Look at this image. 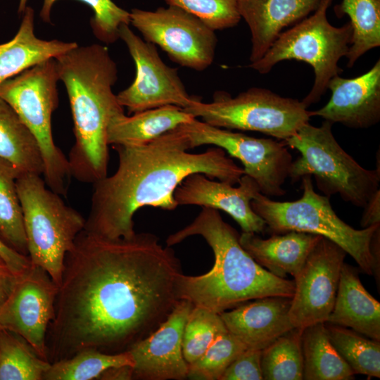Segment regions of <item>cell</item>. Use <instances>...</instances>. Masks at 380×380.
<instances>
[{
    "label": "cell",
    "mask_w": 380,
    "mask_h": 380,
    "mask_svg": "<svg viewBox=\"0 0 380 380\" xmlns=\"http://www.w3.org/2000/svg\"><path fill=\"white\" fill-rule=\"evenodd\" d=\"M363 208L360 221L362 228L380 224V190L374 194Z\"/></svg>",
    "instance_id": "obj_40"
},
{
    "label": "cell",
    "mask_w": 380,
    "mask_h": 380,
    "mask_svg": "<svg viewBox=\"0 0 380 380\" xmlns=\"http://www.w3.org/2000/svg\"><path fill=\"white\" fill-rule=\"evenodd\" d=\"M57 61L40 62L0 84V97L16 112L39 145L44 162L43 178L47 186L65 196L70 177L68 158L56 145L51 115L58 105Z\"/></svg>",
    "instance_id": "obj_8"
},
{
    "label": "cell",
    "mask_w": 380,
    "mask_h": 380,
    "mask_svg": "<svg viewBox=\"0 0 380 380\" xmlns=\"http://www.w3.org/2000/svg\"><path fill=\"white\" fill-rule=\"evenodd\" d=\"M20 276L0 255V307L12 291Z\"/></svg>",
    "instance_id": "obj_39"
},
{
    "label": "cell",
    "mask_w": 380,
    "mask_h": 380,
    "mask_svg": "<svg viewBox=\"0 0 380 380\" xmlns=\"http://www.w3.org/2000/svg\"><path fill=\"white\" fill-rule=\"evenodd\" d=\"M130 24L145 41L158 45L175 63L203 71L214 61L215 30L190 13L174 6L155 11L132 8Z\"/></svg>",
    "instance_id": "obj_12"
},
{
    "label": "cell",
    "mask_w": 380,
    "mask_h": 380,
    "mask_svg": "<svg viewBox=\"0 0 380 380\" xmlns=\"http://www.w3.org/2000/svg\"><path fill=\"white\" fill-rule=\"evenodd\" d=\"M129 350L109 354L95 349L77 352L69 358L52 362L43 380H91L112 367L134 365Z\"/></svg>",
    "instance_id": "obj_28"
},
{
    "label": "cell",
    "mask_w": 380,
    "mask_h": 380,
    "mask_svg": "<svg viewBox=\"0 0 380 380\" xmlns=\"http://www.w3.org/2000/svg\"><path fill=\"white\" fill-rule=\"evenodd\" d=\"M171 246L149 232L108 239L83 229L67 253L47 334L49 361L128 349L163 322L182 273Z\"/></svg>",
    "instance_id": "obj_1"
},
{
    "label": "cell",
    "mask_w": 380,
    "mask_h": 380,
    "mask_svg": "<svg viewBox=\"0 0 380 380\" xmlns=\"http://www.w3.org/2000/svg\"><path fill=\"white\" fill-rule=\"evenodd\" d=\"M195 15L213 30L236 26L240 21L239 0H164Z\"/></svg>",
    "instance_id": "obj_36"
},
{
    "label": "cell",
    "mask_w": 380,
    "mask_h": 380,
    "mask_svg": "<svg viewBox=\"0 0 380 380\" xmlns=\"http://www.w3.org/2000/svg\"><path fill=\"white\" fill-rule=\"evenodd\" d=\"M113 147L118 155V168L93 184L84 229L101 237H132L136 233L134 215L142 207L175 210V191L190 175L201 173L232 185L244 175L220 147L189 152L190 142L181 125L146 144Z\"/></svg>",
    "instance_id": "obj_2"
},
{
    "label": "cell",
    "mask_w": 380,
    "mask_h": 380,
    "mask_svg": "<svg viewBox=\"0 0 380 380\" xmlns=\"http://www.w3.org/2000/svg\"><path fill=\"white\" fill-rule=\"evenodd\" d=\"M55 58L74 124L75 143L68 157L70 175L94 184L108 175V127L114 115L124 111L113 91L117 65L107 47L98 44L77 45Z\"/></svg>",
    "instance_id": "obj_4"
},
{
    "label": "cell",
    "mask_w": 380,
    "mask_h": 380,
    "mask_svg": "<svg viewBox=\"0 0 380 380\" xmlns=\"http://www.w3.org/2000/svg\"><path fill=\"white\" fill-rule=\"evenodd\" d=\"M303 330L294 327L262 350L261 369L263 379H303Z\"/></svg>",
    "instance_id": "obj_30"
},
{
    "label": "cell",
    "mask_w": 380,
    "mask_h": 380,
    "mask_svg": "<svg viewBox=\"0 0 380 380\" xmlns=\"http://www.w3.org/2000/svg\"><path fill=\"white\" fill-rule=\"evenodd\" d=\"M332 125L327 120L319 127L308 122L284 140L300 154L293 161L289 177L294 182L304 175L314 177L324 196L338 194L344 201L363 208L379 190V168L367 170L358 164L337 142Z\"/></svg>",
    "instance_id": "obj_6"
},
{
    "label": "cell",
    "mask_w": 380,
    "mask_h": 380,
    "mask_svg": "<svg viewBox=\"0 0 380 380\" xmlns=\"http://www.w3.org/2000/svg\"><path fill=\"white\" fill-rule=\"evenodd\" d=\"M246 346L228 331L220 334L205 353L189 364L188 378L200 380H220L232 362Z\"/></svg>",
    "instance_id": "obj_35"
},
{
    "label": "cell",
    "mask_w": 380,
    "mask_h": 380,
    "mask_svg": "<svg viewBox=\"0 0 380 380\" xmlns=\"http://www.w3.org/2000/svg\"><path fill=\"white\" fill-rule=\"evenodd\" d=\"M302 353L305 380H349L355 373L332 345L324 323L303 330Z\"/></svg>",
    "instance_id": "obj_26"
},
{
    "label": "cell",
    "mask_w": 380,
    "mask_h": 380,
    "mask_svg": "<svg viewBox=\"0 0 380 380\" xmlns=\"http://www.w3.org/2000/svg\"><path fill=\"white\" fill-rule=\"evenodd\" d=\"M56 0H44L40 17L44 22H50L51 11ZM88 5L94 12L91 20L93 33L106 44L115 42L119 37L122 25L130 24L129 12L116 5L112 0H78ZM27 0H20L19 12H23Z\"/></svg>",
    "instance_id": "obj_34"
},
{
    "label": "cell",
    "mask_w": 380,
    "mask_h": 380,
    "mask_svg": "<svg viewBox=\"0 0 380 380\" xmlns=\"http://www.w3.org/2000/svg\"><path fill=\"white\" fill-rule=\"evenodd\" d=\"M262 350L245 349L228 367L220 380H262Z\"/></svg>",
    "instance_id": "obj_37"
},
{
    "label": "cell",
    "mask_w": 380,
    "mask_h": 380,
    "mask_svg": "<svg viewBox=\"0 0 380 380\" xmlns=\"http://www.w3.org/2000/svg\"><path fill=\"white\" fill-rule=\"evenodd\" d=\"M34 11L26 6L14 37L0 44V84L25 70L51 58H56L78 44L38 38L34 30Z\"/></svg>",
    "instance_id": "obj_23"
},
{
    "label": "cell",
    "mask_w": 380,
    "mask_h": 380,
    "mask_svg": "<svg viewBox=\"0 0 380 380\" xmlns=\"http://www.w3.org/2000/svg\"><path fill=\"white\" fill-rule=\"evenodd\" d=\"M322 0H239L251 34V63L260 59L283 30L313 13Z\"/></svg>",
    "instance_id": "obj_20"
},
{
    "label": "cell",
    "mask_w": 380,
    "mask_h": 380,
    "mask_svg": "<svg viewBox=\"0 0 380 380\" xmlns=\"http://www.w3.org/2000/svg\"><path fill=\"white\" fill-rule=\"evenodd\" d=\"M291 297L267 296L254 299L220 313L229 332L248 348L262 350L293 329L289 311Z\"/></svg>",
    "instance_id": "obj_19"
},
{
    "label": "cell",
    "mask_w": 380,
    "mask_h": 380,
    "mask_svg": "<svg viewBox=\"0 0 380 380\" xmlns=\"http://www.w3.org/2000/svg\"><path fill=\"white\" fill-rule=\"evenodd\" d=\"M0 164L16 177L42 175L44 162L38 141L13 108L0 97Z\"/></svg>",
    "instance_id": "obj_25"
},
{
    "label": "cell",
    "mask_w": 380,
    "mask_h": 380,
    "mask_svg": "<svg viewBox=\"0 0 380 380\" xmlns=\"http://www.w3.org/2000/svg\"><path fill=\"white\" fill-rule=\"evenodd\" d=\"M194 118L183 108L174 105L146 110L132 116H127L122 111L114 115L110 120L108 142L112 146L146 144Z\"/></svg>",
    "instance_id": "obj_24"
},
{
    "label": "cell",
    "mask_w": 380,
    "mask_h": 380,
    "mask_svg": "<svg viewBox=\"0 0 380 380\" xmlns=\"http://www.w3.org/2000/svg\"><path fill=\"white\" fill-rule=\"evenodd\" d=\"M236 187L216 182L201 173L187 176L176 188L177 205H196L221 210L229 215L243 232L263 233L265 222L253 210L251 202L260 192L256 182L243 175Z\"/></svg>",
    "instance_id": "obj_17"
},
{
    "label": "cell",
    "mask_w": 380,
    "mask_h": 380,
    "mask_svg": "<svg viewBox=\"0 0 380 380\" xmlns=\"http://www.w3.org/2000/svg\"><path fill=\"white\" fill-rule=\"evenodd\" d=\"M337 16L347 15L352 27L347 67L362 55L380 46V0H342L334 6Z\"/></svg>",
    "instance_id": "obj_27"
},
{
    "label": "cell",
    "mask_w": 380,
    "mask_h": 380,
    "mask_svg": "<svg viewBox=\"0 0 380 380\" xmlns=\"http://www.w3.org/2000/svg\"><path fill=\"white\" fill-rule=\"evenodd\" d=\"M227 331L219 313L194 306L186 321L182 353L186 362L197 360L221 334Z\"/></svg>",
    "instance_id": "obj_33"
},
{
    "label": "cell",
    "mask_w": 380,
    "mask_h": 380,
    "mask_svg": "<svg viewBox=\"0 0 380 380\" xmlns=\"http://www.w3.org/2000/svg\"><path fill=\"white\" fill-rule=\"evenodd\" d=\"M322 236L290 231L262 239L258 234L243 232L239 242L261 267L276 277H295Z\"/></svg>",
    "instance_id": "obj_21"
},
{
    "label": "cell",
    "mask_w": 380,
    "mask_h": 380,
    "mask_svg": "<svg viewBox=\"0 0 380 380\" xmlns=\"http://www.w3.org/2000/svg\"><path fill=\"white\" fill-rule=\"evenodd\" d=\"M302 196L292 201H276L259 192L251 201L254 212L272 234L290 231L325 237L342 248L360 270L379 281L380 224L356 229L333 210L329 198L316 193L312 176L301 177Z\"/></svg>",
    "instance_id": "obj_5"
},
{
    "label": "cell",
    "mask_w": 380,
    "mask_h": 380,
    "mask_svg": "<svg viewBox=\"0 0 380 380\" xmlns=\"http://www.w3.org/2000/svg\"><path fill=\"white\" fill-rule=\"evenodd\" d=\"M346 252L321 236L294 277L289 311L293 327L305 329L324 323L332 311Z\"/></svg>",
    "instance_id": "obj_15"
},
{
    "label": "cell",
    "mask_w": 380,
    "mask_h": 380,
    "mask_svg": "<svg viewBox=\"0 0 380 380\" xmlns=\"http://www.w3.org/2000/svg\"><path fill=\"white\" fill-rule=\"evenodd\" d=\"M58 288L46 270L31 264L0 307V329L21 337L47 361V334L56 315Z\"/></svg>",
    "instance_id": "obj_14"
},
{
    "label": "cell",
    "mask_w": 380,
    "mask_h": 380,
    "mask_svg": "<svg viewBox=\"0 0 380 380\" xmlns=\"http://www.w3.org/2000/svg\"><path fill=\"white\" fill-rule=\"evenodd\" d=\"M332 1L322 0L312 14L283 31L260 59L248 65L260 74L268 73L276 64L286 60L310 65L315 73L314 83L302 100L307 108L319 101L329 81L342 72L338 61L346 56L350 44V23L335 27L327 19Z\"/></svg>",
    "instance_id": "obj_9"
},
{
    "label": "cell",
    "mask_w": 380,
    "mask_h": 380,
    "mask_svg": "<svg viewBox=\"0 0 380 380\" xmlns=\"http://www.w3.org/2000/svg\"><path fill=\"white\" fill-rule=\"evenodd\" d=\"M0 240L17 253L28 256L23 210L16 177L0 164Z\"/></svg>",
    "instance_id": "obj_32"
},
{
    "label": "cell",
    "mask_w": 380,
    "mask_h": 380,
    "mask_svg": "<svg viewBox=\"0 0 380 380\" xmlns=\"http://www.w3.org/2000/svg\"><path fill=\"white\" fill-rule=\"evenodd\" d=\"M326 322L380 341V303L365 289L357 270L345 262L335 303Z\"/></svg>",
    "instance_id": "obj_22"
},
{
    "label": "cell",
    "mask_w": 380,
    "mask_h": 380,
    "mask_svg": "<svg viewBox=\"0 0 380 380\" xmlns=\"http://www.w3.org/2000/svg\"><path fill=\"white\" fill-rule=\"evenodd\" d=\"M331 91L327 103L310 111L332 124L365 129L380 120V60L367 72L353 78L334 77L328 84Z\"/></svg>",
    "instance_id": "obj_18"
},
{
    "label": "cell",
    "mask_w": 380,
    "mask_h": 380,
    "mask_svg": "<svg viewBox=\"0 0 380 380\" xmlns=\"http://www.w3.org/2000/svg\"></svg>",
    "instance_id": "obj_42"
},
{
    "label": "cell",
    "mask_w": 380,
    "mask_h": 380,
    "mask_svg": "<svg viewBox=\"0 0 380 380\" xmlns=\"http://www.w3.org/2000/svg\"><path fill=\"white\" fill-rule=\"evenodd\" d=\"M51 364L21 337L0 329V380H43Z\"/></svg>",
    "instance_id": "obj_31"
},
{
    "label": "cell",
    "mask_w": 380,
    "mask_h": 380,
    "mask_svg": "<svg viewBox=\"0 0 380 380\" xmlns=\"http://www.w3.org/2000/svg\"><path fill=\"white\" fill-rule=\"evenodd\" d=\"M99 379H132V367H112L104 372Z\"/></svg>",
    "instance_id": "obj_41"
},
{
    "label": "cell",
    "mask_w": 380,
    "mask_h": 380,
    "mask_svg": "<svg viewBox=\"0 0 380 380\" xmlns=\"http://www.w3.org/2000/svg\"><path fill=\"white\" fill-rule=\"evenodd\" d=\"M324 324L332 345L355 374L380 377V341L345 327Z\"/></svg>",
    "instance_id": "obj_29"
},
{
    "label": "cell",
    "mask_w": 380,
    "mask_h": 380,
    "mask_svg": "<svg viewBox=\"0 0 380 380\" xmlns=\"http://www.w3.org/2000/svg\"><path fill=\"white\" fill-rule=\"evenodd\" d=\"M194 307L179 300L158 327L133 344L128 350L134 359L132 379L182 380L189 366L182 353V336L189 314Z\"/></svg>",
    "instance_id": "obj_16"
},
{
    "label": "cell",
    "mask_w": 380,
    "mask_h": 380,
    "mask_svg": "<svg viewBox=\"0 0 380 380\" xmlns=\"http://www.w3.org/2000/svg\"><path fill=\"white\" fill-rule=\"evenodd\" d=\"M21 203L28 257L46 270L59 286L64 262L86 219L49 189L42 175L27 174L16 179Z\"/></svg>",
    "instance_id": "obj_7"
},
{
    "label": "cell",
    "mask_w": 380,
    "mask_h": 380,
    "mask_svg": "<svg viewBox=\"0 0 380 380\" xmlns=\"http://www.w3.org/2000/svg\"><path fill=\"white\" fill-rule=\"evenodd\" d=\"M181 127L191 148L213 145L240 160L244 175L256 182L261 194L269 197L286 193L283 186L289 176L293 158L284 143L234 132L196 118L181 125Z\"/></svg>",
    "instance_id": "obj_11"
},
{
    "label": "cell",
    "mask_w": 380,
    "mask_h": 380,
    "mask_svg": "<svg viewBox=\"0 0 380 380\" xmlns=\"http://www.w3.org/2000/svg\"><path fill=\"white\" fill-rule=\"evenodd\" d=\"M194 235L205 240L215 262L205 274L179 276V300L220 314L260 298L293 296L294 281L276 277L258 264L240 244L237 231L223 220L218 210L202 207L189 224L170 234L165 242L172 246Z\"/></svg>",
    "instance_id": "obj_3"
},
{
    "label": "cell",
    "mask_w": 380,
    "mask_h": 380,
    "mask_svg": "<svg viewBox=\"0 0 380 380\" xmlns=\"http://www.w3.org/2000/svg\"><path fill=\"white\" fill-rule=\"evenodd\" d=\"M184 110L217 127L259 132L284 141L311 118L302 101L260 87H251L235 97L218 91L209 103L196 98Z\"/></svg>",
    "instance_id": "obj_10"
},
{
    "label": "cell",
    "mask_w": 380,
    "mask_h": 380,
    "mask_svg": "<svg viewBox=\"0 0 380 380\" xmlns=\"http://www.w3.org/2000/svg\"><path fill=\"white\" fill-rule=\"evenodd\" d=\"M0 255L18 274L21 275L31 265L28 256L21 255L13 251L0 240Z\"/></svg>",
    "instance_id": "obj_38"
},
{
    "label": "cell",
    "mask_w": 380,
    "mask_h": 380,
    "mask_svg": "<svg viewBox=\"0 0 380 380\" xmlns=\"http://www.w3.org/2000/svg\"><path fill=\"white\" fill-rule=\"evenodd\" d=\"M119 37L136 66L132 84L116 95L119 104L127 108L129 113L167 105L184 109L196 99L188 94L177 68L163 61L156 45L142 39L127 24L120 27Z\"/></svg>",
    "instance_id": "obj_13"
}]
</instances>
